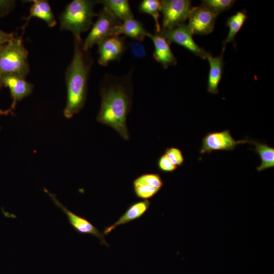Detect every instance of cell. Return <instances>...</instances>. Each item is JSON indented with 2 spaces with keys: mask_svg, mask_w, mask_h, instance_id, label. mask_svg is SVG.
<instances>
[{
  "mask_svg": "<svg viewBox=\"0 0 274 274\" xmlns=\"http://www.w3.org/2000/svg\"><path fill=\"white\" fill-rule=\"evenodd\" d=\"M29 72L28 51L21 37H14L0 48V76L11 74L26 78Z\"/></svg>",
  "mask_w": 274,
  "mask_h": 274,
  "instance_id": "277c9868",
  "label": "cell"
},
{
  "mask_svg": "<svg viewBox=\"0 0 274 274\" xmlns=\"http://www.w3.org/2000/svg\"><path fill=\"white\" fill-rule=\"evenodd\" d=\"M170 161L177 166H181L184 162L182 151L176 147L167 148L164 153Z\"/></svg>",
  "mask_w": 274,
  "mask_h": 274,
  "instance_id": "d4e9b609",
  "label": "cell"
},
{
  "mask_svg": "<svg viewBox=\"0 0 274 274\" xmlns=\"http://www.w3.org/2000/svg\"><path fill=\"white\" fill-rule=\"evenodd\" d=\"M138 179L159 190L163 185V181L159 174L157 173H146L137 177Z\"/></svg>",
  "mask_w": 274,
  "mask_h": 274,
  "instance_id": "cb8c5ba5",
  "label": "cell"
},
{
  "mask_svg": "<svg viewBox=\"0 0 274 274\" xmlns=\"http://www.w3.org/2000/svg\"><path fill=\"white\" fill-rule=\"evenodd\" d=\"M15 37L13 33H8L0 29V48Z\"/></svg>",
  "mask_w": 274,
  "mask_h": 274,
  "instance_id": "f1b7e54d",
  "label": "cell"
},
{
  "mask_svg": "<svg viewBox=\"0 0 274 274\" xmlns=\"http://www.w3.org/2000/svg\"><path fill=\"white\" fill-rule=\"evenodd\" d=\"M82 39L74 38V50L72 61L65 71L67 89L64 116L71 118L84 107L88 89V81L93 63L89 50L83 48Z\"/></svg>",
  "mask_w": 274,
  "mask_h": 274,
  "instance_id": "7a4b0ae2",
  "label": "cell"
},
{
  "mask_svg": "<svg viewBox=\"0 0 274 274\" xmlns=\"http://www.w3.org/2000/svg\"><path fill=\"white\" fill-rule=\"evenodd\" d=\"M0 80L3 86L10 89L12 99L10 110L14 109L18 101L30 95L33 90V85L27 81L26 78L11 74H5L0 76Z\"/></svg>",
  "mask_w": 274,
  "mask_h": 274,
  "instance_id": "7c38bea8",
  "label": "cell"
},
{
  "mask_svg": "<svg viewBox=\"0 0 274 274\" xmlns=\"http://www.w3.org/2000/svg\"><path fill=\"white\" fill-rule=\"evenodd\" d=\"M134 193L136 197L143 200H148L154 196L159 190L141 181L137 178L132 182Z\"/></svg>",
  "mask_w": 274,
  "mask_h": 274,
  "instance_id": "7402d4cb",
  "label": "cell"
},
{
  "mask_svg": "<svg viewBox=\"0 0 274 274\" xmlns=\"http://www.w3.org/2000/svg\"><path fill=\"white\" fill-rule=\"evenodd\" d=\"M30 2L32 4L30 8L29 14L27 16L23 18V19L26 21L25 23L22 27L23 30L32 17H36L43 20L50 27H53L56 25L55 17L48 1L35 0Z\"/></svg>",
  "mask_w": 274,
  "mask_h": 274,
  "instance_id": "2e32d148",
  "label": "cell"
},
{
  "mask_svg": "<svg viewBox=\"0 0 274 274\" xmlns=\"http://www.w3.org/2000/svg\"><path fill=\"white\" fill-rule=\"evenodd\" d=\"M216 16L203 5L194 7L188 25L193 35H204L211 33L215 27Z\"/></svg>",
  "mask_w": 274,
  "mask_h": 274,
  "instance_id": "8fae6325",
  "label": "cell"
},
{
  "mask_svg": "<svg viewBox=\"0 0 274 274\" xmlns=\"http://www.w3.org/2000/svg\"><path fill=\"white\" fill-rule=\"evenodd\" d=\"M149 37L153 41L154 51L153 57L159 62L164 68L170 65H176L177 60L170 47L169 43L159 33H150Z\"/></svg>",
  "mask_w": 274,
  "mask_h": 274,
  "instance_id": "4fadbf2b",
  "label": "cell"
},
{
  "mask_svg": "<svg viewBox=\"0 0 274 274\" xmlns=\"http://www.w3.org/2000/svg\"><path fill=\"white\" fill-rule=\"evenodd\" d=\"M3 87V85L0 80V90ZM11 112V111L10 109L8 110H6V111H4L0 109V115H7Z\"/></svg>",
  "mask_w": 274,
  "mask_h": 274,
  "instance_id": "f546056e",
  "label": "cell"
},
{
  "mask_svg": "<svg viewBox=\"0 0 274 274\" xmlns=\"http://www.w3.org/2000/svg\"><path fill=\"white\" fill-rule=\"evenodd\" d=\"M0 130H1V127H0Z\"/></svg>",
  "mask_w": 274,
  "mask_h": 274,
  "instance_id": "4dcf8cb0",
  "label": "cell"
},
{
  "mask_svg": "<svg viewBox=\"0 0 274 274\" xmlns=\"http://www.w3.org/2000/svg\"><path fill=\"white\" fill-rule=\"evenodd\" d=\"M169 43H175L188 50L195 55L205 59L207 52L203 48L198 46L193 39V33L185 22L170 29L160 30L158 32Z\"/></svg>",
  "mask_w": 274,
  "mask_h": 274,
  "instance_id": "52a82bcc",
  "label": "cell"
},
{
  "mask_svg": "<svg viewBox=\"0 0 274 274\" xmlns=\"http://www.w3.org/2000/svg\"><path fill=\"white\" fill-rule=\"evenodd\" d=\"M99 1L74 0L68 4L59 17L60 29L72 32L74 38L81 39L83 32L93 25V19L98 14L94 7Z\"/></svg>",
  "mask_w": 274,
  "mask_h": 274,
  "instance_id": "3957f363",
  "label": "cell"
},
{
  "mask_svg": "<svg viewBox=\"0 0 274 274\" xmlns=\"http://www.w3.org/2000/svg\"><path fill=\"white\" fill-rule=\"evenodd\" d=\"M163 15L160 30L174 28L189 18L194 7L189 0L159 1Z\"/></svg>",
  "mask_w": 274,
  "mask_h": 274,
  "instance_id": "5b68a950",
  "label": "cell"
},
{
  "mask_svg": "<svg viewBox=\"0 0 274 274\" xmlns=\"http://www.w3.org/2000/svg\"><path fill=\"white\" fill-rule=\"evenodd\" d=\"M160 6L159 1L143 0L139 6V11L141 13H146L151 16L155 23V32L160 31L161 26L159 22Z\"/></svg>",
  "mask_w": 274,
  "mask_h": 274,
  "instance_id": "44dd1931",
  "label": "cell"
},
{
  "mask_svg": "<svg viewBox=\"0 0 274 274\" xmlns=\"http://www.w3.org/2000/svg\"><path fill=\"white\" fill-rule=\"evenodd\" d=\"M254 146V151L261 159L260 164L257 167L258 172L263 171L274 166V148L268 145L257 141H251Z\"/></svg>",
  "mask_w": 274,
  "mask_h": 274,
  "instance_id": "ffe728a7",
  "label": "cell"
},
{
  "mask_svg": "<svg viewBox=\"0 0 274 274\" xmlns=\"http://www.w3.org/2000/svg\"><path fill=\"white\" fill-rule=\"evenodd\" d=\"M235 2L234 0H203L201 4L217 16L230 9Z\"/></svg>",
  "mask_w": 274,
  "mask_h": 274,
  "instance_id": "603a6c76",
  "label": "cell"
},
{
  "mask_svg": "<svg viewBox=\"0 0 274 274\" xmlns=\"http://www.w3.org/2000/svg\"><path fill=\"white\" fill-rule=\"evenodd\" d=\"M248 19L247 12L245 10L238 11L232 15L227 20L226 25L229 28L226 38L223 42L222 53H224L226 45L229 42H234V38Z\"/></svg>",
  "mask_w": 274,
  "mask_h": 274,
  "instance_id": "d6986e66",
  "label": "cell"
},
{
  "mask_svg": "<svg viewBox=\"0 0 274 274\" xmlns=\"http://www.w3.org/2000/svg\"><path fill=\"white\" fill-rule=\"evenodd\" d=\"M150 33L141 21L133 17L124 20L120 25L116 26L112 31V36L124 35L133 41L142 42Z\"/></svg>",
  "mask_w": 274,
  "mask_h": 274,
  "instance_id": "9a60e30c",
  "label": "cell"
},
{
  "mask_svg": "<svg viewBox=\"0 0 274 274\" xmlns=\"http://www.w3.org/2000/svg\"><path fill=\"white\" fill-rule=\"evenodd\" d=\"M157 166L160 172L163 173H172L178 168V166L174 164L164 153L158 158Z\"/></svg>",
  "mask_w": 274,
  "mask_h": 274,
  "instance_id": "484cf974",
  "label": "cell"
},
{
  "mask_svg": "<svg viewBox=\"0 0 274 274\" xmlns=\"http://www.w3.org/2000/svg\"><path fill=\"white\" fill-rule=\"evenodd\" d=\"M223 53L214 57L209 52H207L206 59L208 60L210 70L208 80L207 90L212 94L218 93V86L221 80L224 66Z\"/></svg>",
  "mask_w": 274,
  "mask_h": 274,
  "instance_id": "e0dca14e",
  "label": "cell"
},
{
  "mask_svg": "<svg viewBox=\"0 0 274 274\" xmlns=\"http://www.w3.org/2000/svg\"><path fill=\"white\" fill-rule=\"evenodd\" d=\"M133 57L136 59H142L146 56V52L142 42L134 41L128 45Z\"/></svg>",
  "mask_w": 274,
  "mask_h": 274,
  "instance_id": "4316f807",
  "label": "cell"
},
{
  "mask_svg": "<svg viewBox=\"0 0 274 274\" xmlns=\"http://www.w3.org/2000/svg\"><path fill=\"white\" fill-rule=\"evenodd\" d=\"M16 2L10 0H0V17L10 13L15 8Z\"/></svg>",
  "mask_w": 274,
  "mask_h": 274,
  "instance_id": "83f0119b",
  "label": "cell"
},
{
  "mask_svg": "<svg viewBox=\"0 0 274 274\" xmlns=\"http://www.w3.org/2000/svg\"><path fill=\"white\" fill-rule=\"evenodd\" d=\"M131 70L121 77L109 74L101 82V105L97 121L117 131L125 140L130 139L126 119L132 105V73Z\"/></svg>",
  "mask_w": 274,
  "mask_h": 274,
  "instance_id": "6da1fadb",
  "label": "cell"
},
{
  "mask_svg": "<svg viewBox=\"0 0 274 274\" xmlns=\"http://www.w3.org/2000/svg\"><path fill=\"white\" fill-rule=\"evenodd\" d=\"M125 38L120 36H112L98 43L99 64L105 66L111 62L120 61L128 48Z\"/></svg>",
  "mask_w": 274,
  "mask_h": 274,
  "instance_id": "9c48e42d",
  "label": "cell"
},
{
  "mask_svg": "<svg viewBox=\"0 0 274 274\" xmlns=\"http://www.w3.org/2000/svg\"><path fill=\"white\" fill-rule=\"evenodd\" d=\"M97 17L96 21L93 23L91 30L83 42V48L85 50H89L104 39L112 36L114 28L122 22L104 7Z\"/></svg>",
  "mask_w": 274,
  "mask_h": 274,
  "instance_id": "8992f818",
  "label": "cell"
},
{
  "mask_svg": "<svg viewBox=\"0 0 274 274\" xmlns=\"http://www.w3.org/2000/svg\"><path fill=\"white\" fill-rule=\"evenodd\" d=\"M111 14L121 22L133 17V14L127 0L99 1Z\"/></svg>",
  "mask_w": 274,
  "mask_h": 274,
  "instance_id": "ac0fdd59",
  "label": "cell"
},
{
  "mask_svg": "<svg viewBox=\"0 0 274 274\" xmlns=\"http://www.w3.org/2000/svg\"><path fill=\"white\" fill-rule=\"evenodd\" d=\"M44 191L50 197L54 203L66 216L68 222L74 230L81 234H88L98 238L100 244L108 247L109 245L105 240V234L100 232L87 219L79 216L62 204L56 197V195L51 193L44 188Z\"/></svg>",
  "mask_w": 274,
  "mask_h": 274,
  "instance_id": "30bf717a",
  "label": "cell"
},
{
  "mask_svg": "<svg viewBox=\"0 0 274 274\" xmlns=\"http://www.w3.org/2000/svg\"><path fill=\"white\" fill-rule=\"evenodd\" d=\"M150 206V202L148 200H141L131 203L116 222L105 228L103 233L107 235L118 226L126 224L140 218L145 214Z\"/></svg>",
  "mask_w": 274,
  "mask_h": 274,
  "instance_id": "5bb4252c",
  "label": "cell"
},
{
  "mask_svg": "<svg viewBox=\"0 0 274 274\" xmlns=\"http://www.w3.org/2000/svg\"><path fill=\"white\" fill-rule=\"evenodd\" d=\"M251 143L247 140H235L228 129L208 132L202 139L200 154L210 153L214 151H232L239 144Z\"/></svg>",
  "mask_w": 274,
  "mask_h": 274,
  "instance_id": "ba28073f",
  "label": "cell"
}]
</instances>
